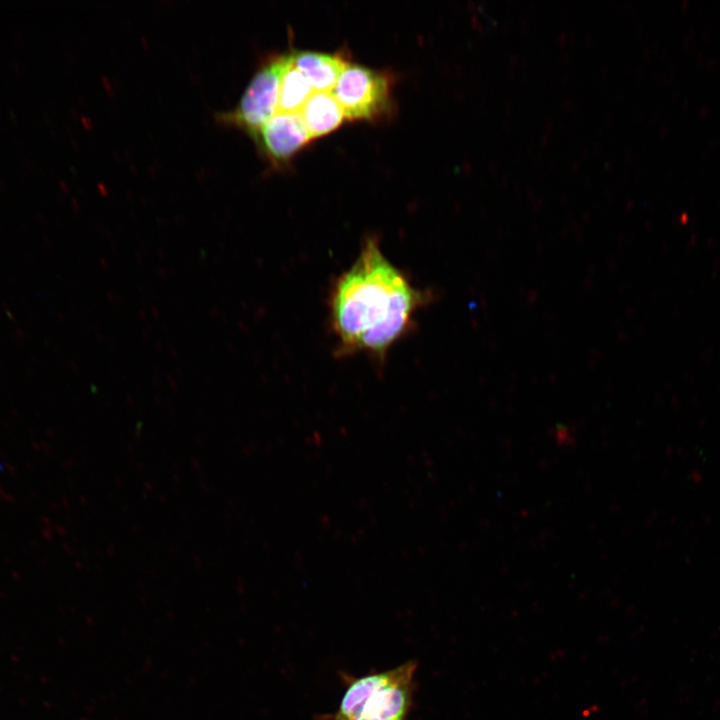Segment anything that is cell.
Segmentation results:
<instances>
[{
  "label": "cell",
  "instance_id": "ba28073f",
  "mask_svg": "<svg viewBox=\"0 0 720 720\" xmlns=\"http://www.w3.org/2000/svg\"><path fill=\"white\" fill-rule=\"evenodd\" d=\"M314 92L304 74L293 64L291 53L286 59L280 79L276 113H297Z\"/></svg>",
  "mask_w": 720,
  "mask_h": 720
},
{
  "label": "cell",
  "instance_id": "3957f363",
  "mask_svg": "<svg viewBox=\"0 0 720 720\" xmlns=\"http://www.w3.org/2000/svg\"><path fill=\"white\" fill-rule=\"evenodd\" d=\"M286 54L273 56L254 73L237 104L218 112L216 119L245 131L250 137L277 112L279 86Z\"/></svg>",
  "mask_w": 720,
  "mask_h": 720
},
{
  "label": "cell",
  "instance_id": "5b68a950",
  "mask_svg": "<svg viewBox=\"0 0 720 720\" xmlns=\"http://www.w3.org/2000/svg\"><path fill=\"white\" fill-rule=\"evenodd\" d=\"M273 165L287 162L311 139L297 113H276L251 137Z\"/></svg>",
  "mask_w": 720,
  "mask_h": 720
},
{
  "label": "cell",
  "instance_id": "8992f818",
  "mask_svg": "<svg viewBox=\"0 0 720 720\" xmlns=\"http://www.w3.org/2000/svg\"><path fill=\"white\" fill-rule=\"evenodd\" d=\"M293 64L304 74L314 91H331L345 60L336 54L299 50L292 51Z\"/></svg>",
  "mask_w": 720,
  "mask_h": 720
},
{
  "label": "cell",
  "instance_id": "6da1fadb",
  "mask_svg": "<svg viewBox=\"0 0 720 720\" xmlns=\"http://www.w3.org/2000/svg\"><path fill=\"white\" fill-rule=\"evenodd\" d=\"M430 299L431 294L417 288L385 256L375 237L366 238L329 293L328 318L336 354L365 353L383 364Z\"/></svg>",
  "mask_w": 720,
  "mask_h": 720
},
{
  "label": "cell",
  "instance_id": "277c9868",
  "mask_svg": "<svg viewBox=\"0 0 720 720\" xmlns=\"http://www.w3.org/2000/svg\"><path fill=\"white\" fill-rule=\"evenodd\" d=\"M390 78L382 71L357 63H346L331 92L344 117L371 120L391 107Z\"/></svg>",
  "mask_w": 720,
  "mask_h": 720
},
{
  "label": "cell",
  "instance_id": "7a4b0ae2",
  "mask_svg": "<svg viewBox=\"0 0 720 720\" xmlns=\"http://www.w3.org/2000/svg\"><path fill=\"white\" fill-rule=\"evenodd\" d=\"M417 663L352 678L329 720H408Z\"/></svg>",
  "mask_w": 720,
  "mask_h": 720
},
{
  "label": "cell",
  "instance_id": "52a82bcc",
  "mask_svg": "<svg viewBox=\"0 0 720 720\" xmlns=\"http://www.w3.org/2000/svg\"><path fill=\"white\" fill-rule=\"evenodd\" d=\"M311 138L336 129L344 113L331 91H314L299 111Z\"/></svg>",
  "mask_w": 720,
  "mask_h": 720
}]
</instances>
